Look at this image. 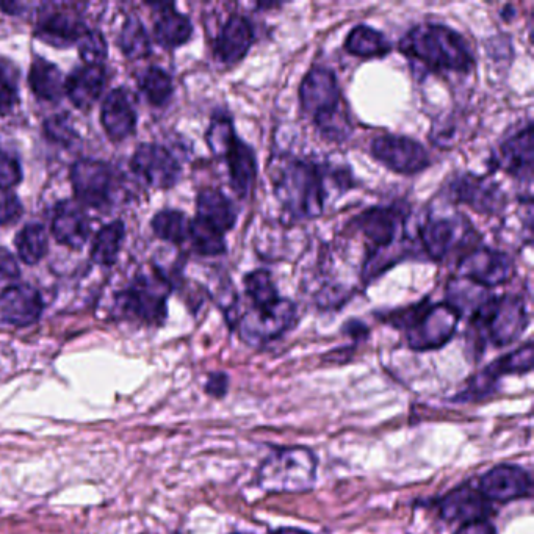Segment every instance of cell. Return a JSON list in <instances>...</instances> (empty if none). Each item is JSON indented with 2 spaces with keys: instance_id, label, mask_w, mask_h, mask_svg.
<instances>
[{
  "instance_id": "cell-1",
  "label": "cell",
  "mask_w": 534,
  "mask_h": 534,
  "mask_svg": "<svg viewBox=\"0 0 534 534\" xmlns=\"http://www.w3.org/2000/svg\"><path fill=\"white\" fill-rule=\"evenodd\" d=\"M270 179L284 212L295 220H314L325 209L326 173L317 163L282 154L270 162Z\"/></svg>"
},
{
  "instance_id": "cell-2",
  "label": "cell",
  "mask_w": 534,
  "mask_h": 534,
  "mask_svg": "<svg viewBox=\"0 0 534 534\" xmlns=\"http://www.w3.org/2000/svg\"><path fill=\"white\" fill-rule=\"evenodd\" d=\"M401 54L439 73H469L473 55L466 40L452 27L420 24L398 44Z\"/></svg>"
},
{
  "instance_id": "cell-3",
  "label": "cell",
  "mask_w": 534,
  "mask_h": 534,
  "mask_svg": "<svg viewBox=\"0 0 534 534\" xmlns=\"http://www.w3.org/2000/svg\"><path fill=\"white\" fill-rule=\"evenodd\" d=\"M300 101L323 137L331 141L348 140L353 127L342 110V93L336 74L325 66H314L300 85Z\"/></svg>"
},
{
  "instance_id": "cell-4",
  "label": "cell",
  "mask_w": 534,
  "mask_h": 534,
  "mask_svg": "<svg viewBox=\"0 0 534 534\" xmlns=\"http://www.w3.org/2000/svg\"><path fill=\"white\" fill-rule=\"evenodd\" d=\"M530 317L522 296L503 295L488 298L472 312L470 329L473 332V343L481 350L486 343L494 347H508L519 340L527 329Z\"/></svg>"
},
{
  "instance_id": "cell-5",
  "label": "cell",
  "mask_w": 534,
  "mask_h": 534,
  "mask_svg": "<svg viewBox=\"0 0 534 534\" xmlns=\"http://www.w3.org/2000/svg\"><path fill=\"white\" fill-rule=\"evenodd\" d=\"M462 315L447 301L430 304L428 301L398 311L387 318L395 328L405 329L409 347L415 351L437 350L455 336Z\"/></svg>"
},
{
  "instance_id": "cell-6",
  "label": "cell",
  "mask_w": 534,
  "mask_h": 534,
  "mask_svg": "<svg viewBox=\"0 0 534 534\" xmlns=\"http://www.w3.org/2000/svg\"><path fill=\"white\" fill-rule=\"evenodd\" d=\"M318 459L311 448H276L260 464L257 484L268 494H304L317 481Z\"/></svg>"
},
{
  "instance_id": "cell-7",
  "label": "cell",
  "mask_w": 534,
  "mask_h": 534,
  "mask_svg": "<svg viewBox=\"0 0 534 534\" xmlns=\"http://www.w3.org/2000/svg\"><path fill=\"white\" fill-rule=\"evenodd\" d=\"M170 293V282L166 281L165 276L160 273H141L126 290L116 295L115 312L120 317L143 325H162Z\"/></svg>"
},
{
  "instance_id": "cell-8",
  "label": "cell",
  "mask_w": 534,
  "mask_h": 534,
  "mask_svg": "<svg viewBox=\"0 0 534 534\" xmlns=\"http://www.w3.org/2000/svg\"><path fill=\"white\" fill-rule=\"evenodd\" d=\"M298 322V309L293 301L279 298L275 303L251 306L240 315L235 328L249 347H264L292 331Z\"/></svg>"
},
{
  "instance_id": "cell-9",
  "label": "cell",
  "mask_w": 534,
  "mask_h": 534,
  "mask_svg": "<svg viewBox=\"0 0 534 534\" xmlns=\"http://www.w3.org/2000/svg\"><path fill=\"white\" fill-rule=\"evenodd\" d=\"M71 184L80 203L93 209H104L113 203L120 177L109 163L83 159L71 168Z\"/></svg>"
},
{
  "instance_id": "cell-10",
  "label": "cell",
  "mask_w": 534,
  "mask_h": 534,
  "mask_svg": "<svg viewBox=\"0 0 534 534\" xmlns=\"http://www.w3.org/2000/svg\"><path fill=\"white\" fill-rule=\"evenodd\" d=\"M373 159L403 176L422 173L431 165L430 154L419 141L397 135L375 138L370 146Z\"/></svg>"
},
{
  "instance_id": "cell-11",
  "label": "cell",
  "mask_w": 534,
  "mask_h": 534,
  "mask_svg": "<svg viewBox=\"0 0 534 534\" xmlns=\"http://www.w3.org/2000/svg\"><path fill=\"white\" fill-rule=\"evenodd\" d=\"M514 273L516 265L513 257L489 248L473 249L472 253L462 257L458 265L459 278L484 289L503 286L513 279Z\"/></svg>"
},
{
  "instance_id": "cell-12",
  "label": "cell",
  "mask_w": 534,
  "mask_h": 534,
  "mask_svg": "<svg viewBox=\"0 0 534 534\" xmlns=\"http://www.w3.org/2000/svg\"><path fill=\"white\" fill-rule=\"evenodd\" d=\"M130 166L149 187L157 190L173 188L179 181L182 171L176 157L168 149L151 143L138 146Z\"/></svg>"
},
{
  "instance_id": "cell-13",
  "label": "cell",
  "mask_w": 534,
  "mask_h": 534,
  "mask_svg": "<svg viewBox=\"0 0 534 534\" xmlns=\"http://www.w3.org/2000/svg\"><path fill=\"white\" fill-rule=\"evenodd\" d=\"M448 195L459 204H467L475 212L494 213L500 212L505 207L506 196L502 188L491 177L464 174L456 177L448 187Z\"/></svg>"
},
{
  "instance_id": "cell-14",
  "label": "cell",
  "mask_w": 534,
  "mask_h": 534,
  "mask_svg": "<svg viewBox=\"0 0 534 534\" xmlns=\"http://www.w3.org/2000/svg\"><path fill=\"white\" fill-rule=\"evenodd\" d=\"M478 491L489 502L508 503L530 497L533 480L530 473L522 467L500 464L488 473H484L478 484Z\"/></svg>"
},
{
  "instance_id": "cell-15",
  "label": "cell",
  "mask_w": 534,
  "mask_h": 534,
  "mask_svg": "<svg viewBox=\"0 0 534 534\" xmlns=\"http://www.w3.org/2000/svg\"><path fill=\"white\" fill-rule=\"evenodd\" d=\"M43 298L29 284H15L0 292V323L26 328L40 320L43 314Z\"/></svg>"
},
{
  "instance_id": "cell-16",
  "label": "cell",
  "mask_w": 534,
  "mask_h": 534,
  "mask_svg": "<svg viewBox=\"0 0 534 534\" xmlns=\"http://www.w3.org/2000/svg\"><path fill=\"white\" fill-rule=\"evenodd\" d=\"M439 513L442 519L448 522H462L472 524L480 520H488L492 513L491 502L484 498L478 489L470 484H464L461 488L448 492L439 502Z\"/></svg>"
},
{
  "instance_id": "cell-17",
  "label": "cell",
  "mask_w": 534,
  "mask_h": 534,
  "mask_svg": "<svg viewBox=\"0 0 534 534\" xmlns=\"http://www.w3.org/2000/svg\"><path fill=\"white\" fill-rule=\"evenodd\" d=\"M254 43V29L251 22L242 15H232L221 27L213 49L224 65H237L248 55Z\"/></svg>"
},
{
  "instance_id": "cell-18",
  "label": "cell",
  "mask_w": 534,
  "mask_h": 534,
  "mask_svg": "<svg viewBox=\"0 0 534 534\" xmlns=\"http://www.w3.org/2000/svg\"><path fill=\"white\" fill-rule=\"evenodd\" d=\"M101 123L110 140L123 141L134 134L137 127V112L130 94L116 88L102 102Z\"/></svg>"
},
{
  "instance_id": "cell-19",
  "label": "cell",
  "mask_w": 534,
  "mask_h": 534,
  "mask_svg": "<svg viewBox=\"0 0 534 534\" xmlns=\"http://www.w3.org/2000/svg\"><path fill=\"white\" fill-rule=\"evenodd\" d=\"M533 156V126L528 124L524 130H519L500 146L495 157V166L511 176L531 181Z\"/></svg>"
},
{
  "instance_id": "cell-20",
  "label": "cell",
  "mask_w": 534,
  "mask_h": 534,
  "mask_svg": "<svg viewBox=\"0 0 534 534\" xmlns=\"http://www.w3.org/2000/svg\"><path fill=\"white\" fill-rule=\"evenodd\" d=\"M359 231L378 249H387L397 242L403 213L397 207H372L356 218ZM376 249V251H378Z\"/></svg>"
},
{
  "instance_id": "cell-21",
  "label": "cell",
  "mask_w": 534,
  "mask_h": 534,
  "mask_svg": "<svg viewBox=\"0 0 534 534\" xmlns=\"http://www.w3.org/2000/svg\"><path fill=\"white\" fill-rule=\"evenodd\" d=\"M51 231L60 245L80 249L90 237L91 221L82 207L74 203H62L55 210Z\"/></svg>"
},
{
  "instance_id": "cell-22",
  "label": "cell",
  "mask_w": 534,
  "mask_h": 534,
  "mask_svg": "<svg viewBox=\"0 0 534 534\" xmlns=\"http://www.w3.org/2000/svg\"><path fill=\"white\" fill-rule=\"evenodd\" d=\"M105 87L104 66L83 65L65 80V94L79 110H88L101 98Z\"/></svg>"
},
{
  "instance_id": "cell-23",
  "label": "cell",
  "mask_w": 534,
  "mask_h": 534,
  "mask_svg": "<svg viewBox=\"0 0 534 534\" xmlns=\"http://www.w3.org/2000/svg\"><path fill=\"white\" fill-rule=\"evenodd\" d=\"M221 159L228 163L232 190L240 198H248L257 177V159L253 148L246 145L245 141L240 140L239 137H235L228 149L224 151Z\"/></svg>"
},
{
  "instance_id": "cell-24",
  "label": "cell",
  "mask_w": 534,
  "mask_h": 534,
  "mask_svg": "<svg viewBox=\"0 0 534 534\" xmlns=\"http://www.w3.org/2000/svg\"><path fill=\"white\" fill-rule=\"evenodd\" d=\"M196 210H198L196 217L198 220L223 235L234 228L239 218L234 203L217 188H204L198 193Z\"/></svg>"
},
{
  "instance_id": "cell-25",
  "label": "cell",
  "mask_w": 534,
  "mask_h": 534,
  "mask_svg": "<svg viewBox=\"0 0 534 534\" xmlns=\"http://www.w3.org/2000/svg\"><path fill=\"white\" fill-rule=\"evenodd\" d=\"M423 249L434 260H444L462 239L461 224L453 218H431L420 229Z\"/></svg>"
},
{
  "instance_id": "cell-26",
  "label": "cell",
  "mask_w": 534,
  "mask_h": 534,
  "mask_svg": "<svg viewBox=\"0 0 534 534\" xmlns=\"http://www.w3.org/2000/svg\"><path fill=\"white\" fill-rule=\"evenodd\" d=\"M87 27L79 19L63 11L44 13L38 21L35 35L38 40L55 47H69L79 43Z\"/></svg>"
},
{
  "instance_id": "cell-27",
  "label": "cell",
  "mask_w": 534,
  "mask_h": 534,
  "mask_svg": "<svg viewBox=\"0 0 534 534\" xmlns=\"http://www.w3.org/2000/svg\"><path fill=\"white\" fill-rule=\"evenodd\" d=\"M29 85L38 99L57 102L65 94V77L54 63L46 58H35L30 66Z\"/></svg>"
},
{
  "instance_id": "cell-28",
  "label": "cell",
  "mask_w": 534,
  "mask_h": 534,
  "mask_svg": "<svg viewBox=\"0 0 534 534\" xmlns=\"http://www.w3.org/2000/svg\"><path fill=\"white\" fill-rule=\"evenodd\" d=\"M162 8V15L154 26V38L166 49L184 46L193 35L192 21L174 10L173 5H162Z\"/></svg>"
},
{
  "instance_id": "cell-29",
  "label": "cell",
  "mask_w": 534,
  "mask_h": 534,
  "mask_svg": "<svg viewBox=\"0 0 534 534\" xmlns=\"http://www.w3.org/2000/svg\"><path fill=\"white\" fill-rule=\"evenodd\" d=\"M345 49L354 57L379 58L392 52V44L384 33L361 24L348 33Z\"/></svg>"
},
{
  "instance_id": "cell-30",
  "label": "cell",
  "mask_w": 534,
  "mask_h": 534,
  "mask_svg": "<svg viewBox=\"0 0 534 534\" xmlns=\"http://www.w3.org/2000/svg\"><path fill=\"white\" fill-rule=\"evenodd\" d=\"M126 226L123 221L116 220L107 224L96 235L93 246H91V260L101 267H112L120 256L121 246H123Z\"/></svg>"
},
{
  "instance_id": "cell-31",
  "label": "cell",
  "mask_w": 534,
  "mask_h": 534,
  "mask_svg": "<svg viewBox=\"0 0 534 534\" xmlns=\"http://www.w3.org/2000/svg\"><path fill=\"white\" fill-rule=\"evenodd\" d=\"M19 259L27 265H37L47 254L49 237L43 224L30 223L22 228L15 240Z\"/></svg>"
},
{
  "instance_id": "cell-32",
  "label": "cell",
  "mask_w": 534,
  "mask_h": 534,
  "mask_svg": "<svg viewBox=\"0 0 534 534\" xmlns=\"http://www.w3.org/2000/svg\"><path fill=\"white\" fill-rule=\"evenodd\" d=\"M152 231L160 240L182 245L188 242L192 220L179 210H162L152 218Z\"/></svg>"
},
{
  "instance_id": "cell-33",
  "label": "cell",
  "mask_w": 534,
  "mask_h": 534,
  "mask_svg": "<svg viewBox=\"0 0 534 534\" xmlns=\"http://www.w3.org/2000/svg\"><path fill=\"white\" fill-rule=\"evenodd\" d=\"M138 85H140L141 93L145 94L149 104L154 107H163L168 104L174 93L170 74L157 66L146 69L145 73L141 74Z\"/></svg>"
},
{
  "instance_id": "cell-34",
  "label": "cell",
  "mask_w": 534,
  "mask_h": 534,
  "mask_svg": "<svg viewBox=\"0 0 534 534\" xmlns=\"http://www.w3.org/2000/svg\"><path fill=\"white\" fill-rule=\"evenodd\" d=\"M118 43H120L123 54L130 60H138V58H145L151 54V38L146 32L143 22L137 16H130L124 22Z\"/></svg>"
},
{
  "instance_id": "cell-35",
  "label": "cell",
  "mask_w": 534,
  "mask_h": 534,
  "mask_svg": "<svg viewBox=\"0 0 534 534\" xmlns=\"http://www.w3.org/2000/svg\"><path fill=\"white\" fill-rule=\"evenodd\" d=\"M188 242L192 243V248L201 256H221V254L226 253L224 235L210 228L198 218L192 220V224H190Z\"/></svg>"
},
{
  "instance_id": "cell-36",
  "label": "cell",
  "mask_w": 534,
  "mask_h": 534,
  "mask_svg": "<svg viewBox=\"0 0 534 534\" xmlns=\"http://www.w3.org/2000/svg\"><path fill=\"white\" fill-rule=\"evenodd\" d=\"M245 282V292L251 301V306H262V304L275 303L279 300L278 290H276L271 273L267 270H254L243 278Z\"/></svg>"
},
{
  "instance_id": "cell-37",
  "label": "cell",
  "mask_w": 534,
  "mask_h": 534,
  "mask_svg": "<svg viewBox=\"0 0 534 534\" xmlns=\"http://www.w3.org/2000/svg\"><path fill=\"white\" fill-rule=\"evenodd\" d=\"M533 358V343L527 342L524 347L517 348L513 353L497 359V361L489 364V367L498 378L508 375H524V373H530L531 369H533Z\"/></svg>"
},
{
  "instance_id": "cell-38",
  "label": "cell",
  "mask_w": 534,
  "mask_h": 534,
  "mask_svg": "<svg viewBox=\"0 0 534 534\" xmlns=\"http://www.w3.org/2000/svg\"><path fill=\"white\" fill-rule=\"evenodd\" d=\"M237 137L234 129V121L226 112H217L212 116L209 130H207V145L210 151L217 157H221L224 151L231 145V141Z\"/></svg>"
},
{
  "instance_id": "cell-39",
  "label": "cell",
  "mask_w": 534,
  "mask_h": 534,
  "mask_svg": "<svg viewBox=\"0 0 534 534\" xmlns=\"http://www.w3.org/2000/svg\"><path fill=\"white\" fill-rule=\"evenodd\" d=\"M77 46L85 65L102 66L109 51L104 35L98 30H85Z\"/></svg>"
},
{
  "instance_id": "cell-40",
  "label": "cell",
  "mask_w": 534,
  "mask_h": 534,
  "mask_svg": "<svg viewBox=\"0 0 534 534\" xmlns=\"http://www.w3.org/2000/svg\"><path fill=\"white\" fill-rule=\"evenodd\" d=\"M44 134L49 140L54 141L57 145L69 146L76 143L77 132L74 129L73 121L69 116L55 115L44 123Z\"/></svg>"
},
{
  "instance_id": "cell-41",
  "label": "cell",
  "mask_w": 534,
  "mask_h": 534,
  "mask_svg": "<svg viewBox=\"0 0 534 534\" xmlns=\"http://www.w3.org/2000/svg\"><path fill=\"white\" fill-rule=\"evenodd\" d=\"M19 101L16 77L0 63V115H7Z\"/></svg>"
},
{
  "instance_id": "cell-42",
  "label": "cell",
  "mask_w": 534,
  "mask_h": 534,
  "mask_svg": "<svg viewBox=\"0 0 534 534\" xmlns=\"http://www.w3.org/2000/svg\"><path fill=\"white\" fill-rule=\"evenodd\" d=\"M22 181V168L13 154L0 146V188L11 190Z\"/></svg>"
},
{
  "instance_id": "cell-43",
  "label": "cell",
  "mask_w": 534,
  "mask_h": 534,
  "mask_svg": "<svg viewBox=\"0 0 534 534\" xmlns=\"http://www.w3.org/2000/svg\"><path fill=\"white\" fill-rule=\"evenodd\" d=\"M22 204L11 190L0 188V226L13 223L21 217Z\"/></svg>"
},
{
  "instance_id": "cell-44",
  "label": "cell",
  "mask_w": 534,
  "mask_h": 534,
  "mask_svg": "<svg viewBox=\"0 0 534 534\" xmlns=\"http://www.w3.org/2000/svg\"><path fill=\"white\" fill-rule=\"evenodd\" d=\"M229 389V376L223 372H215L207 379L206 394L213 398H223L228 394Z\"/></svg>"
},
{
  "instance_id": "cell-45",
  "label": "cell",
  "mask_w": 534,
  "mask_h": 534,
  "mask_svg": "<svg viewBox=\"0 0 534 534\" xmlns=\"http://www.w3.org/2000/svg\"><path fill=\"white\" fill-rule=\"evenodd\" d=\"M21 275L15 256L8 249L0 248V278L18 279Z\"/></svg>"
},
{
  "instance_id": "cell-46",
  "label": "cell",
  "mask_w": 534,
  "mask_h": 534,
  "mask_svg": "<svg viewBox=\"0 0 534 534\" xmlns=\"http://www.w3.org/2000/svg\"><path fill=\"white\" fill-rule=\"evenodd\" d=\"M456 534H497V531L488 520H480V522L462 525Z\"/></svg>"
},
{
  "instance_id": "cell-47",
  "label": "cell",
  "mask_w": 534,
  "mask_h": 534,
  "mask_svg": "<svg viewBox=\"0 0 534 534\" xmlns=\"http://www.w3.org/2000/svg\"><path fill=\"white\" fill-rule=\"evenodd\" d=\"M268 534H312V533L311 531L301 530V528L286 527V528H278V530L271 531V533H268Z\"/></svg>"
},
{
  "instance_id": "cell-48",
  "label": "cell",
  "mask_w": 534,
  "mask_h": 534,
  "mask_svg": "<svg viewBox=\"0 0 534 534\" xmlns=\"http://www.w3.org/2000/svg\"><path fill=\"white\" fill-rule=\"evenodd\" d=\"M232 534H245V533H232Z\"/></svg>"
}]
</instances>
